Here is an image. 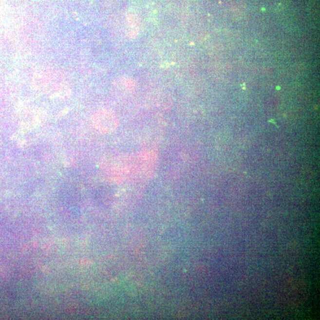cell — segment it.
<instances>
[{
    "mask_svg": "<svg viewBox=\"0 0 320 320\" xmlns=\"http://www.w3.org/2000/svg\"><path fill=\"white\" fill-rule=\"evenodd\" d=\"M94 122L97 129L103 132H112L118 124L115 114L108 109L98 111L95 114Z\"/></svg>",
    "mask_w": 320,
    "mask_h": 320,
    "instance_id": "cell-1",
    "label": "cell"
},
{
    "mask_svg": "<svg viewBox=\"0 0 320 320\" xmlns=\"http://www.w3.org/2000/svg\"><path fill=\"white\" fill-rule=\"evenodd\" d=\"M139 28H140V26H139L138 19L134 18L133 16H131L128 19V29H129L131 37H133L137 35Z\"/></svg>",
    "mask_w": 320,
    "mask_h": 320,
    "instance_id": "cell-2",
    "label": "cell"
}]
</instances>
